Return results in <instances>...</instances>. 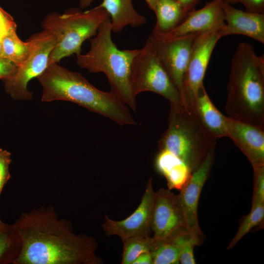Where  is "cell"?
Listing matches in <instances>:
<instances>
[{
    "instance_id": "d4e9b609",
    "label": "cell",
    "mask_w": 264,
    "mask_h": 264,
    "mask_svg": "<svg viewBox=\"0 0 264 264\" xmlns=\"http://www.w3.org/2000/svg\"><path fill=\"white\" fill-rule=\"evenodd\" d=\"M264 219V203L252 205L249 213L242 220L239 227L227 249H232L253 228L262 223Z\"/></svg>"
},
{
    "instance_id": "836d02e7",
    "label": "cell",
    "mask_w": 264,
    "mask_h": 264,
    "mask_svg": "<svg viewBox=\"0 0 264 264\" xmlns=\"http://www.w3.org/2000/svg\"><path fill=\"white\" fill-rule=\"evenodd\" d=\"M94 0H79V6L81 8H85L89 6Z\"/></svg>"
},
{
    "instance_id": "cb8c5ba5",
    "label": "cell",
    "mask_w": 264,
    "mask_h": 264,
    "mask_svg": "<svg viewBox=\"0 0 264 264\" xmlns=\"http://www.w3.org/2000/svg\"><path fill=\"white\" fill-rule=\"evenodd\" d=\"M154 238L149 236H135L124 241L122 264H132L140 254L150 251Z\"/></svg>"
},
{
    "instance_id": "83f0119b",
    "label": "cell",
    "mask_w": 264,
    "mask_h": 264,
    "mask_svg": "<svg viewBox=\"0 0 264 264\" xmlns=\"http://www.w3.org/2000/svg\"><path fill=\"white\" fill-rule=\"evenodd\" d=\"M230 4L241 3L245 10L257 13H264V0H221Z\"/></svg>"
},
{
    "instance_id": "2e32d148",
    "label": "cell",
    "mask_w": 264,
    "mask_h": 264,
    "mask_svg": "<svg viewBox=\"0 0 264 264\" xmlns=\"http://www.w3.org/2000/svg\"><path fill=\"white\" fill-rule=\"evenodd\" d=\"M225 25L220 31L222 37L242 35L264 44V13H257L237 9L221 1Z\"/></svg>"
},
{
    "instance_id": "7a4b0ae2",
    "label": "cell",
    "mask_w": 264,
    "mask_h": 264,
    "mask_svg": "<svg viewBox=\"0 0 264 264\" xmlns=\"http://www.w3.org/2000/svg\"><path fill=\"white\" fill-rule=\"evenodd\" d=\"M57 63L48 65L37 78L43 88L42 102L69 101L121 126L136 124L128 106L114 94L98 89L80 73Z\"/></svg>"
},
{
    "instance_id": "1f68e13d",
    "label": "cell",
    "mask_w": 264,
    "mask_h": 264,
    "mask_svg": "<svg viewBox=\"0 0 264 264\" xmlns=\"http://www.w3.org/2000/svg\"><path fill=\"white\" fill-rule=\"evenodd\" d=\"M181 5L184 10L188 13L195 9L200 0H176Z\"/></svg>"
},
{
    "instance_id": "ffe728a7",
    "label": "cell",
    "mask_w": 264,
    "mask_h": 264,
    "mask_svg": "<svg viewBox=\"0 0 264 264\" xmlns=\"http://www.w3.org/2000/svg\"><path fill=\"white\" fill-rule=\"evenodd\" d=\"M156 22L152 31L164 33L177 26L186 17V13L176 0H158L154 11Z\"/></svg>"
},
{
    "instance_id": "484cf974",
    "label": "cell",
    "mask_w": 264,
    "mask_h": 264,
    "mask_svg": "<svg viewBox=\"0 0 264 264\" xmlns=\"http://www.w3.org/2000/svg\"><path fill=\"white\" fill-rule=\"evenodd\" d=\"M254 190L252 205L264 203V166L253 168Z\"/></svg>"
},
{
    "instance_id": "9c48e42d",
    "label": "cell",
    "mask_w": 264,
    "mask_h": 264,
    "mask_svg": "<svg viewBox=\"0 0 264 264\" xmlns=\"http://www.w3.org/2000/svg\"><path fill=\"white\" fill-rule=\"evenodd\" d=\"M219 30L198 34L195 39L187 67L182 98L183 104L194 109L208 64L218 41Z\"/></svg>"
},
{
    "instance_id": "603a6c76",
    "label": "cell",
    "mask_w": 264,
    "mask_h": 264,
    "mask_svg": "<svg viewBox=\"0 0 264 264\" xmlns=\"http://www.w3.org/2000/svg\"><path fill=\"white\" fill-rule=\"evenodd\" d=\"M150 252L153 264H179V250L169 238L154 239Z\"/></svg>"
},
{
    "instance_id": "4dcf8cb0",
    "label": "cell",
    "mask_w": 264,
    "mask_h": 264,
    "mask_svg": "<svg viewBox=\"0 0 264 264\" xmlns=\"http://www.w3.org/2000/svg\"><path fill=\"white\" fill-rule=\"evenodd\" d=\"M11 239L4 232L0 233V257L6 252L11 244Z\"/></svg>"
},
{
    "instance_id": "5b68a950",
    "label": "cell",
    "mask_w": 264,
    "mask_h": 264,
    "mask_svg": "<svg viewBox=\"0 0 264 264\" xmlns=\"http://www.w3.org/2000/svg\"><path fill=\"white\" fill-rule=\"evenodd\" d=\"M216 140L194 109L184 104L170 103L168 127L158 141L159 150L179 158L192 173L216 146Z\"/></svg>"
},
{
    "instance_id": "52a82bcc",
    "label": "cell",
    "mask_w": 264,
    "mask_h": 264,
    "mask_svg": "<svg viewBox=\"0 0 264 264\" xmlns=\"http://www.w3.org/2000/svg\"><path fill=\"white\" fill-rule=\"evenodd\" d=\"M130 84L132 94L135 98L142 92L151 91L166 98L170 103L183 104L180 92L148 38L133 59Z\"/></svg>"
},
{
    "instance_id": "7c38bea8",
    "label": "cell",
    "mask_w": 264,
    "mask_h": 264,
    "mask_svg": "<svg viewBox=\"0 0 264 264\" xmlns=\"http://www.w3.org/2000/svg\"><path fill=\"white\" fill-rule=\"evenodd\" d=\"M221 0L207 2L201 8L189 12L182 21L172 30L164 33L152 31L162 40H168L192 34L220 30L225 25Z\"/></svg>"
},
{
    "instance_id": "e575fe53",
    "label": "cell",
    "mask_w": 264,
    "mask_h": 264,
    "mask_svg": "<svg viewBox=\"0 0 264 264\" xmlns=\"http://www.w3.org/2000/svg\"><path fill=\"white\" fill-rule=\"evenodd\" d=\"M145 1L147 3L149 8L154 11L158 0H145Z\"/></svg>"
},
{
    "instance_id": "8d00e7d4",
    "label": "cell",
    "mask_w": 264,
    "mask_h": 264,
    "mask_svg": "<svg viewBox=\"0 0 264 264\" xmlns=\"http://www.w3.org/2000/svg\"><path fill=\"white\" fill-rule=\"evenodd\" d=\"M2 9H2L1 7H0V11L1 10H2Z\"/></svg>"
},
{
    "instance_id": "30bf717a",
    "label": "cell",
    "mask_w": 264,
    "mask_h": 264,
    "mask_svg": "<svg viewBox=\"0 0 264 264\" xmlns=\"http://www.w3.org/2000/svg\"><path fill=\"white\" fill-rule=\"evenodd\" d=\"M198 34H192L168 40L158 39L152 34L148 37L159 59L181 97L191 49Z\"/></svg>"
},
{
    "instance_id": "44dd1931",
    "label": "cell",
    "mask_w": 264,
    "mask_h": 264,
    "mask_svg": "<svg viewBox=\"0 0 264 264\" xmlns=\"http://www.w3.org/2000/svg\"><path fill=\"white\" fill-rule=\"evenodd\" d=\"M201 236L183 226L177 229L168 237L176 246L179 250V263L182 264L196 263L194 250L196 246L199 245L201 242Z\"/></svg>"
},
{
    "instance_id": "4fadbf2b",
    "label": "cell",
    "mask_w": 264,
    "mask_h": 264,
    "mask_svg": "<svg viewBox=\"0 0 264 264\" xmlns=\"http://www.w3.org/2000/svg\"><path fill=\"white\" fill-rule=\"evenodd\" d=\"M215 147L209 151L203 161L192 173L177 195L186 228L200 235L202 233L198 220V205L202 190L211 170Z\"/></svg>"
},
{
    "instance_id": "9a60e30c",
    "label": "cell",
    "mask_w": 264,
    "mask_h": 264,
    "mask_svg": "<svg viewBox=\"0 0 264 264\" xmlns=\"http://www.w3.org/2000/svg\"><path fill=\"white\" fill-rule=\"evenodd\" d=\"M227 137L241 150L253 168L264 166V126L227 117Z\"/></svg>"
},
{
    "instance_id": "4316f807",
    "label": "cell",
    "mask_w": 264,
    "mask_h": 264,
    "mask_svg": "<svg viewBox=\"0 0 264 264\" xmlns=\"http://www.w3.org/2000/svg\"><path fill=\"white\" fill-rule=\"evenodd\" d=\"M11 153L0 148V194L3 187L10 178L9 165L11 162Z\"/></svg>"
},
{
    "instance_id": "3957f363",
    "label": "cell",
    "mask_w": 264,
    "mask_h": 264,
    "mask_svg": "<svg viewBox=\"0 0 264 264\" xmlns=\"http://www.w3.org/2000/svg\"><path fill=\"white\" fill-rule=\"evenodd\" d=\"M228 117L264 126V57L251 44H238L232 56L227 86Z\"/></svg>"
},
{
    "instance_id": "ba28073f",
    "label": "cell",
    "mask_w": 264,
    "mask_h": 264,
    "mask_svg": "<svg viewBox=\"0 0 264 264\" xmlns=\"http://www.w3.org/2000/svg\"><path fill=\"white\" fill-rule=\"evenodd\" d=\"M28 41L30 43L28 57L18 66L13 76L3 80L6 92L16 100L33 98V93L28 89V83L46 68L49 57L56 44L55 37L44 29L33 35Z\"/></svg>"
},
{
    "instance_id": "ac0fdd59",
    "label": "cell",
    "mask_w": 264,
    "mask_h": 264,
    "mask_svg": "<svg viewBox=\"0 0 264 264\" xmlns=\"http://www.w3.org/2000/svg\"><path fill=\"white\" fill-rule=\"evenodd\" d=\"M194 110L203 125L217 139L227 137V117L213 104L204 85L198 91Z\"/></svg>"
},
{
    "instance_id": "f546056e",
    "label": "cell",
    "mask_w": 264,
    "mask_h": 264,
    "mask_svg": "<svg viewBox=\"0 0 264 264\" xmlns=\"http://www.w3.org/2000/svg\"><path fill=\"white\" fill-rule=\"evenodd\" d=\"M18 66L12 62L5 58H0V79L3 80L13 76Z\"/></svg>"
},
{
    "instance_id": "d6a6232c",
    "label": "cell",
    "mask_w": 264,
    "mask_h": 264,
    "mask_svg": "<svg viewBox=\"0 0 264 264\" xmlns=\"http://www.w3.org/2000/svg\"><path fill=\"white\" fill-rule=\"evenodd\" d=\"M132 264H153V259L150 251L144 252L139 255Z\"/></svg>"
},
{
    "instance_id": "d6986e66",
    "label": "cell",
    "mask_w": 264,
    "mask_h": 264,
    "mask_svg": "<svg viewBox=\"0 0 264 264\" xmlns=\"http://www.w3.org/2000/svg\"><path fill=\"white\" fill-rule=\"evenodd\" d=\"M155 166L166 179L170 190H180L192 174L182 160L166 150H159L155 157Z\"/></svg>"
},
{
    "instance_id": "8fae6325",
    "label": "cell",
    "mask_w": 264,
    "mask_h": 264,
    "mask_svg": "<svg viewBox=\"0 0 264 264\" xmlns=\"http://www.w3.org/2000/svg\"><path fill=\"white\" fill-rule=\"evenodd\" d=\"M155 192L153 179L148 180L144 194L136 209L128 217L121 220H113L107 216L102 227L108 236L116 235L123 242L135 236H149Z\"/></svg>"
},
{
    "instance_id": "f1b7e54d",
    "label": "cell",
    "mask_w": 264,
    "mask_h": 264,
    "mask_svg": "<svg viewBox=\"0 0 264 264\" xmlns=\"http://www.w3.org/2000/svg\"><path fill=\"white\" fill-rule=\"evenodd\" d=\"M17 26L12 17L3 9L0 11V40L12 27Z\"/></svg>"
},
{
    "instance_id": "6da1fadb",
    "label": "cell",
    "mask_w": 264,
    "mask_h": 264,
    "mask_svg": "<svg viewBox=\"0 0 264 264\" xmlns=\"http://www.w3.org/2000/svg\"><path fill=\"white\" fill-rule=\"evenodd\" d=\"M21 243L19 264H98L91 239L74 234L52 210L22 215L14 227Z\"/></svg>"
},
{
    "instance_id": "8992f818",
    "label": "cell",
    "mask_w": 264,
    "mask_h": 264,
    "mask_svg": "<svg viewBox=\"0 0 264 264\" xmlns=\"http://www.w3.org/2000/svg\"><path fill=\"white\" fill-rule=\"evenodd\" d=\"M109 19L106 11L98 6L85 12L72 8L63 14L53 12L47 15L41 26L56 40L49 57L48 65L81 53L83 43L94 37L102 23Z\"/></svg>"
},
{
    "instance_id": "e0dca14e",
    "label": "cell",
    "mask_w": 264,
    "mask_h": 264,
    "mask_svg": "<svg viewBox=\"0 0 264 264\" xmlns=\"http://www.w3.org/2000/svg\"><path fill=\"white\" fill-rule=\"evenodd\" d=\"M133 0H103L98 6L109 14L112 32L117 33L127 26L137 27L147 22L145 16L134 8Z\"/></svg>"
},
{
    "instance_id": "5bb4252c",
    "label": "cell",
    "mask_w": 264,
    "mask_h": 264,
    "mask_svg": "<svg viewBox=\"0 0 264 264\" xmlns=\"http://www.w3.org/2000/svg\"><path fill=\"white\" fill-rule=\"evenodd\" d=\"M183 226L186 227L178 195L165 188L155 192L151 223L153 237L168 238Z\"/></svg>"
},
{
    "instance_id": "7402d4cb",
    "label": "cell",
    "mask_w": 264,
    "mask_h": 264,
    "mask_svg": "<svg viewBox=\"0 0 264 264\" xmlns=\"http://www.w3.org/2000/svg\"><path fill=\"white\" fill-rule=\"evenodd\" d=\"M17 26L11 27L2 39L4 58L17 66L27 58L30 52V43L22 41L16 33Z\"/></svg>"
},
{
    "instance_id": "d590c367",
    "label": "cell",
    "mask_w": 264,
    "mask_h": 264,
    "mask_svg": "<svg viewBox=\"0 0 264 264\" xmlns=\"http://www.w3.org/2000/svg\"><path fill=\"white\" fill-rule=\"evenodd\" d=\"M0 58H4L2 40H0Z\"/></svg>"
},
{
    "instance_id": "277c9868",
    "label": "cell",
    "mask_w": 264,
    "mask_h": 264,
    "mask_svg": "<svg viewBox=\"0 0 264 264\" xmlns=\"http://www.w3.org/2000/svg\"><path fill=\"white\" fill-rule=\"evenodd\" d=\"M109 19L89 39V50L76 55L77 64L90 72L105 74L110 92L134 110L136 98L131 90L130 78L132 62L139 49H119L112 40Z\"/></svg>"
}]
</instances>
